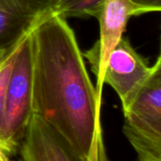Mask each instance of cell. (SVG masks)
I'll use <instances>...</instances> for the list:
<instances>
[{
    "mask_svg": "<svg viewBox=\"0 0 161 161\" xmlns=\"http://www.w3.org/2000/svg\"><path fill=\"white\" fill-rule=\"evenodd\" d=\"M31 113L51 126L82 161H112L101 121L102 101L76 36L53 14L29 34Z\"/></svg>",
    "mask_w": 161,
    "mask_h": 161,
    "instance_id": "obj_1",
    "label": "cell"
},
{
    "mask_svg": "<svg viewBox=\"0 0 161 161\" xmlns=\"http://www.w3.org/2000/svg\"><path fill=\"white\" fill-rule=\"evenodd\" d=\"M31 76L29 35L20 44L8 84L6 108L1 134V144L10 154L20 148L31 113Z\"/></svg>",
    "mask_w": 161,
    "mask_h": 161,
    "instance_id": "obj_2",
    "label": "cell"
},
{
    "mask_svg": "<svg viewBox=\"0 0 161 161\" xmlns=\"http://www.w3.org/2000/svg\"><path fill=\"white\" fill-rule=\"evenodd\" d=\"M132 16H138V10L131 0H104L97 18L100 23V38L89 50L83 53L96 75L95 88L101 101L108 58L122 38L128 20Z\"/></svg>",
    "mask_w": 161,
    "mask_h": 161,
    "instance_id": "obj_3",
    "label": "cell"
},
{
    "mask_svg": "<svg viewBox=\"0 0 161 161\" xmlns=\"http://www.w3.org/2000/svg\"><path fill=\"white\" fill-rule=\"evenodd\" d=\"M152 66L132 47L127 38H121L111 52L103 83L118 94L122 111H126L151 74Z\"/></svg>",
    "mask_w": 161,
    "mask_h": 161,
    "instance_id": "obj_4",
    "label": "cell"
},
{
    "mask_svg": "<svg viewBox=\"0 0 161 161\" xmlns=\"http://www.w3.org/2000/svg\"><path fill=\"white\" fill-rule=\"evenodd\" d=\"M60 0H0V49L12 48L45 18L58 12Z\"/></svg>",
    "mask_w": 161,
    "mask_h": 161,
    "instance_id": "obj_5",
    "label": "cell"
},
{
    "mask_svg": "<svg viewBox=\"0 0 161 161\" xmlns=\"http://www.w3.org/2000/svg\"><path fill=\"white\" fill-rule=\"evenodd\" d=\"M123 115V133L161 137V49L151 74Z\"/></svg>",
    "mask_w": 161,
    "mask_h": 161,
    "instance_id": "obj_6",
    "label": "cell"
},
{
    "mask_svg": "<svg viewBox=\"0 0 161 161\" xmlns=\"http://www.w3.org/2000/svg\"><path fill=\"white\" fill-rule=\"evenodd\" d=\"M23 161H82L45 120L32 114L19 148Z\"/></svg>",
    "mask_w": 161,
    "mask_h": 161,
    "instance_id": "obj_7",
    "label": "cell"
},
{
    "mask_svg": "<svg viewBox=\"0 0 161 161\" xmlns=\"http://www.w3.org/2000/svg\"><path fill=\"white\" fill-rule=\"evenodd\" d=\"M104 0H60L57 14L64 17L98 18Z\"/></svg>",
    "mask_w": 161,
    "mask_h": 161,
    "instance_id": "obj_8",
    "label": "cell"
},
{
    "mask_svg": "<svg viewBox=\"0 0 161 161\" xmlns=\"http://www.w3.org/2000/svg\"><path fill=\"white\" fill-rule=\"evenodd\" d=\"M123 134L134 149L137 161H161V137L153 138L131 133Z\"/></svg>",
    "mask_w": 161,
    "mask_h": 161,
    "instance_id": "obj_9",
    "label": "cell"
},
{
    "mask_svg": "<svg viewBox=\"0 0 161 161\" xmlns=\"http://www.w3.org/2000/svg\"><path fill=\"white\" fill-rule=\"evenodd\" d=\"M15 54H16V52L10 58L7 64L4 66V68L1 71H0V134H1L2 127H3V122H4L7 89H8V84H9V80H10V77H11V73H12Z\"/></svg>",
    "mask_w": 161,
    "mask_h": 161,
    "instance_id": "obj_10",
    "label": "cell"
},
{
    "mask_svg": "<svg viewBox=\"0 0 161 161\" xmlns=\"http://www.w3.org/2000/svg\"><path fill=\"white\" fill-rule=\"evenodd\" d=\"M138 10V15L153 13L161 12V0H131Z\"/></svg>",
    "mask_w": 161,
    "mask_h": 161,
    "instance_id": "obj_11",
    "label": "cell"
},
{
    "mask_svg": "<svg viewBox=\"0 0 161 161\" xmlns=\"http://www.w3.org/2000/svg\"><path fill=\"white\" fill-rule=\"evenodd\" d=\"M20 44L17 45V46H15V47H12V48L0 49V71H1L4 68V66L7 64V63L9 62L10 58L16 52V50L18 49Z\"/></svg>",
    "mask_w": 161,
    "mask_h": 161,
    "instance_id": "obj_12",
    "label": "cell"
},
{
    "mask_svg": "<svg viewBox=\"0 0 161 161\" xmlns=\"http://www.w3.org/2000/svg\"><path fill=\"white\" fill-rule=\"evenodd\" d=\"M10 153L9 152L0 144V161H10Z\"/></svg>",
    "mask_w": 161,
    "mask_h": 161,
    "instance_id": "obj_13",
    "label": "cell"
},
{
    "mask_svg": "<svg viewBox=\"0 0 161 161\" xmlns=\"http://www.w3.org/2000/svg\"><path fill=\"white\" fill-rule=\"evenodd\" d=\"M10 161H23L22 159H19V160H13V159H11Z\"/></svg>",
    "mask_w": 161,
    "mask_h": 161,
    "instance_id": "obj_14",
    "label": "cell"
}]
</instances>
